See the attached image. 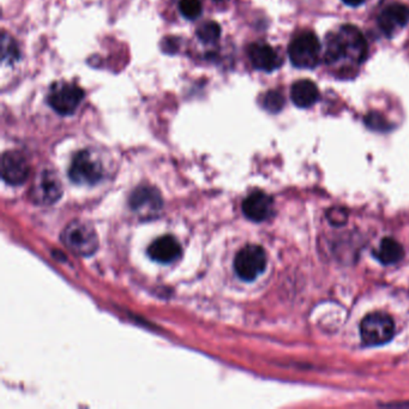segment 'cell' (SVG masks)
<instances>
[{
    "instance_id": "24",
    "label": "cell",
    "mask_w": 409,
    "mask_h": 409,
    "mask_svg": "<svg viewBox=\"0 0 409 409\" xmlns=\"http://www.w3.org/2000/svg\"><path fill=\"white\" fill-rule=\"evenodd\" d=\"M342 1L352 8H357V6H360L365 3V0H342Z\"/></svg>"
},
{
    "instance_id": "7",
    "label": "cell",
    "mask_w": 409,
    "mask_h": 409,
    "mask_svg": "<svg viewBox=\"0 0 409 409\" xmlns=\"http://www.w3.org/2000/svg\"><path fill=\"white\" fill-rule=\"evenodd\" d=\"M267 253L260 245H246L234 258V270L243 281L251 282L267 268Z\"/></svg>"
},
{
    "instance_id": "11",
    "label": "cell",
    "mask_w": 409,
    "mask_h": 409,
    "mask_svg": "<svg viewBox=\"0 0 409 409\" xmlns=\"http://www.w3.org/2000/svg\"><path fill=\"white\" fill-rule=\"evenodd\" d=\"M130 205L140 216L153 217L162 209V198L157 189L141 186L137 188L130 197Z\"/></svg>"
},
{
    "instance_id": "17",
    "label": "cell",
    "mask_w": 409,
    "mask_h": 409,
    "mask_svg": "<svg viewBox=\"0 0 409 409\" xmlns=\"http://www.w3.org/2000/svg\"><path fill=\"white\" fill-rule=\"evenodd\" d=\"M196 35L202 44H215L221 37V27L214 20H207L197 28Z\"/></svg>"
},
{
    "instance_id": "16",
    "label": "cell",
    "mask_w": 409,
    "mask_h": 409,
    "mask_svg": "<svg viewBox=\"0 0 409 409\" xmlns=\"http://www.w3.org/2000/svg\"><path fill=\"white\" fill-rule=\"evenodd\" d=\"M373 255L381 264L393 265L398 263L405 257V250L403 246L393 238H384Z\"/></svg>"
},
{
    "instance_id": "6",
    "label": "cell",
    "mask_w": 409,
    "mask_h": 409,
    "mask_svg": "<svg viewBox=\"0 0 409 409\" xmlns=\"http://www.w3.org/2000/svg\"><path fill=\"white\" fill-rule=\"evenodd\" d=\"M68 177L78 185H95L104 178V166L90 150H80L73 157Z\"/></svg>"
},
{
    "instance_id": "4",
    "label": "cell",
    "mask_w": 409,
    "mask_h": 409,
    "mask_svg": "<svg viewBox=\"0 0 409 409\" xmlns=\"http://www.w3.org/2000/svg\"><path fill=\"white\" fill-rule=\"evenodd\" d=\"M85 100V90L71 82H56L49 87L47 104L59 116H73Z\"/></svg>"
},
{
    "instance_id": "12",
    "label": "cell",
    "mask_w": 409,
    "mask_h": 409,
    "mask_svg": "<svg viewBox=\"0 0 409 409\" xmlns=\"http://www.w3.org/2000/svg\"><path fill=\"white\" fill-rule=\"evenodd\" d=\"M29 176V164L20 152L10 150L1 157V178L10 185L23 184Z\"/></svg>"
},
{
    "instance_id": "14",
    "label": "cell",
    "mask_w": 409,
    "mask_h": 409,
    "mask_svg": "<svg viewBox=\"0 0 409 409\" xmlns=\"http://www.w3.org/2000/svg\"><path fill=\"white\" fill-rule=\"evenodd\" d=\"M148 255L157 263L169 264L181 257V245L173 236H162L150 244Z\"/></svg>"
},
{
    "instance_id": "5",
    "label": "cell",
    "mask_w": 409,
    "mask_h": 409,
    "mask_svg": "<svg viewBox=\"0 0 409 409\" xmlns=\"http://www.w3.org/2000/svg\"><path fill=\"white\" fill-rule=\"evenodd\" d=\"M360 335L364 345H385L395 335L393 319L384 312L370 313L360 323Z\"/></svg>"
},
{
    "instance_id": "20",
    "label": "cell",
    "mask_w": 409,
    "mask_h": 409,
    "mask_svg": "<svg viewBox=\"0 0 409 409\" xmlns=\"http://www.w3.org/2000/svg\"><path fill=\"white\" fill-rule=\"evenodd\" d=\"M20 49L16 42L6 32H3V61H8L11 64L13 61H20Z\"/></svg>"
},
{
    "instance_id": "23",
    "label": "cell",
    "mask_w": 409,
    "mask_h": 409,
    "mask_svg": "<svg viewBox=\"0 0 409 409\" xmlns=\"http://www.w3.org/2000/svg\"><path fill=\"white\" fill-rule=\"evenodd\" d=\"M166 42H169V44H164V52L166 53H176L178 49V41L176 39H165Z\"/></svg>"
},
{
    "instance_id": "15",
    "label": "cell",
    "mask_w": 409,
    "mask_h": 409,
    "mask_svg": "<svg viewBox=\"0 0 409 409\" xmlns=\"http://www.w3.org/2000/svg\"><path fill=\"white\" fill-rule=\"evenodd\" d=\"M319 89L317 85L310 80H299L294 82L291 88V99L299 109H310L319 100Z\"/></svg>"
},
{
    "instance_id": "13",
    "label": "cell",
    "mask_w": 409,
    "mask_h": 409,
    "mask_svg": "<svg viewBox=\"0 0 409 409\" xmlns=\"http://www.w3.org/2000/svg\"><path fill=\"white\" fill-rule=\"evenodd\" d=\"M243 213L249 220L262 222L273 216L274 200L268 193L255 191L243 202Z\"/></svg>"
},
{
    "instance_id": "3",
    "label": "cell",
    "mask_w": 409,
    "mask_h": 409,
    "mask_svg": "<svg viewBox=\"0 0 409 409\" xmlns=\"http://www.w3.org/2000/svg\"><path fill=\"white\" fill-rule=\"evenodd\" d=\"M322 44L313 32H299L288 46L291 63L297 68H315L321 61Z\"/></svg>"
},
{
    "instance_id": "18",
    "label": "cell",
    "mask_w": 409,
    "mask_h": 409,
    "mask_svg": "<svg viewBox=\"0 0 409 409\" xmlns=\"http://www.w3.org/2000/svg\"><path fill=\"white\" fill-rule=\"evenodd\" d=\"M285 102V97L279 90H269V92H265L264 97L262 99L263 109L271 114L281 112Z\"/></svg>"
},
{
    "instance_id": "9",
    "label": "cell",
    "mask_w": 409,
    "mask_h": 409,
    "mask_svg": "<svg viewBox=\"0 0 409 409\" xmlns=\"http://www.w3.org/2000/svg\"><path fill=\"white\" fill-rule=\"evenodd\" d=\"M377 23L385 37H393L408 25V6L403 4H390L385 6L378 15Z\"/></svg>"
},
{
    "instance_id": "2",
    "label": "cell",
    "mask_w": 409,
    "mask_h": 409,
    "mask_svg": "<svg viewBox=\"0 0 409 409\" xmlns=\"http://www.w3.org/2000/svg\"><path fill=\"white\" fill-rule=\"evenodd\" d=\"M61 241L70 251L78 256H92L99 248L97 231L89 222L83 220H73L65 226L61 232Z\"/></svg>"
},
{
    "instance_id": "8",
    "label": "cell",
    "mask_w": 409,
    "mask_h": 409,
    "mask_svg": "<svg viewBox=\"0 0 409 409\" xmlns=\"http://www.w3.org/2000/svg\"><path fill=\"white\" fill-rule=\"evenodd\" d=\"M63 195L59 177L52 171H44L37 176V181L32 184L29 196L37 204L51 205L59 201Z\"/></svg>"
},
{
    "instance_id": "25",
    "label": "cell",
    "mask_w": 409,
    "mask_h": 409,
    "mask_svg": "<svg viewBox=\"0 0 409 409\" xmlns=\"http://www.w3.org/2000/svg\"><path fill=\"white\" fill-rule=\"evenodd\" d=\"M216 1H227V0H216Z\"/></svg>"
},
{
    "instance_id": "22",
    "label": "cell",
    "mask_w": 409,
    "mask_h": 409,
    "mask_svg": "<svg viewBox=\"0 0 409 409\" xmlns=\"http://www.w3.org/2000/svg\"><path fill=\"white\" fill-rule=\"evenodd\" d=\"M328 219L333 225H343L347 221V212L343 208L330 209Z\"/></svg>"
},
{
    "instance_id": "19",
    "label": "cell",
    "mask_w": 409,
    "mask_h": 409,
    "mask_svg": "<svg viewBox=\"0 0 409 409\" xmlns=\"http://www.w3.org/2000/svg\"><path fill=\"white\" fill-rule=\"evenodd\" d=\"M179 11L186 20H196L203 13V4L201 0H181Z\"/></svg>"
},
{
    "instance_id": "21",
    "label": "cell",
    "mask_w": 409,
    "mask_h": 409,
    "mask_svg": "<svg viewBox=\"0 0 409 409\" xmlns=\"http://www.w3.org/2000/svg\"><path fill=\"white\" fill-rule=\"evenodd\" d=\"M364 121L367 128L374 131H379V133H386L391 128L390 121H386L385 116H381V113L374 112V111L367 113Z\"/></svg>"
},
{
    "instance_id": "1",
    "label": "cell",
    "mask_w": 409,
    "mask_h": 409,
    "mask_svg": "<svg viewBox=\"0 0 409 409\" xmlns=\"http://www.w3.org/2000/svg\"><path fill=\"white\" fill-rule=\"evenodd\" d=\"M369 56V44L360 29L345 25L328 34L323 59L326 66L336 70H353Z\"/></svg>"
},
{
    "instance_id": "10",
    "label": "cell",
    "mask_w": 409,
    "mask_h": 409,
    "mask_svg": "<svg viewBox=\"0 0 409 409\" xmlns=\"http://www.w3.org/2000/svg\"><path fill=\"white\" fill-rule=\"evenodd\" d=\"M248 54L253 68L264 73H274L283 64V59L280 53L265 42H255L250 44Z\"/></svg>"
}]
</instances>
